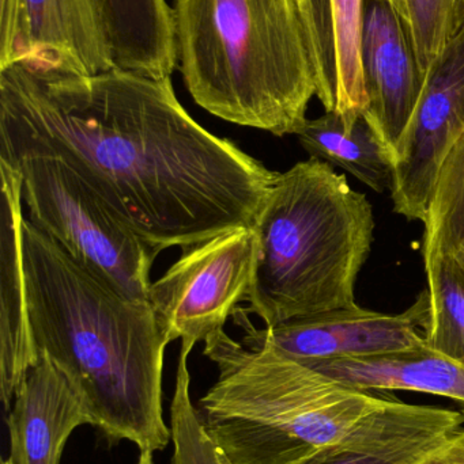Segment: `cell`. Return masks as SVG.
Returning <instances> with one entry per match:
<instances>
[{
	"label": "cell",
	"mask_w": 464,
	"mask_h": 464,
	"mask_svg": "<svg viewBox=\"0 0 464 464\" xmlns=\"http://www.w3.org/2000/svg\"><path fill=\"white\" fill-rule=\"evenodd\" d=\"M296 136L311 158L343 169L375 192L394 188V151L365 111H326L307 119Z\"/></svg>",
	"instance_id": "2e32d148"
},
{
	"label": "cell",
	"mask_w": 464,
	"mask_h": 464,
	"mask_svg": "<svg viewBox=\"0 0 464 464\" xmlns=\"http://www.w3.org/2000/svg\"><path fill=\"white\" fill-rule=\"evenodd\" d=\"M403 15V0H390ZM362 3L364 0H330L335 52L334 111H365L367 95L360 63ZM403 19V18H402Z\"/></svg>",
	"instance_id": "ffe728a7"
},
{
	"label": "cell",
	"mask_w": 464,
	"mask_h": 464,
	"mask_svg": "<svg viewBox=\"0 0 464 464\" xmlns=\"http://www.w3.org/2000/svg\"><path fill=\"white\" fill-rule=\"evenodd\" d=\"M21 177L27 219L74 261L133 300L149 299L158 253L125 227L62 158L0 146Z\"/></svg>",
	"instance_id": "8992f818"
},
{
	"label": "cell",
	"mask_w": 464,
	"mask_h": 464,
	"mask_svg": "<svg viewBox=\"0 0 464 464\" xmlns=\"http://www.w3.org/2000/svg\"><path fill=\"white\" fill-rule=\"evenodd\" d=\"M312 24L313 32L321 46V56L327 67L334 64V32H332L331 5L330 0H301Z\"/></svg>",
	"instance_id": "603a6c76"
},
{
	"label": "cell",
	"mask_w": 464,
	"mask_h": 464,
	"mask_svg": "<svg viewBox=\"0 0 464 464\" xmlns=\"http://www.w3.org/2000/svg\"><path fill=\"white\" fill-rule=\"evenodd\" d=\"M3 464H13V462H11V459H8V460H5V462Z\"/></svg>",
	"instance_id": "484cf974"
},
{
	"label": "cell",
	"mask_w": 464,
	"mask_h": 464,
	"mask_svg": "<svg viewBox=\"0 0 464 464\" xmlns=\"http://www.w3.org/2000/svg\"><path fill=\"white\" fill-rule=\"evenodd\" d=\"M114 51L122 70L171 78L177 65L173 8L166 0H101Z\"/></svg>",
	"instance_id": "e0dca14e"
},
{
	"label": "cell",
	"mask_w": 464,
	"mask_h": 464,
	"mask_svg": "<svg viewBox=\"0 0 464 464\" xmlns=\"http://www.w3.org/2000/svg\"><path fill=\"white\" fill-rule=\"evenodd\" d=\"M203 353L218 378L198 411L229 464L319 463L390 400L223 329L204 340Z\"/></svg>",
	"instance_id": "277c9868"
},
{
	"label": "cell",
	"mask_w": 464,
	"mask_h": 464,
	"mask_svg": "<svg viewBox=\"0 0 464 464\" xmlns=\"http://www.w3.org/2000/svg\"><path fill=\"white\" fill-rule=\"evenodd\" d=\"M0 395L5 411H11L16 389L38 356L30 334L22 248V193L18 171L0 160Z\"/></svg>",
	"instance_id": "4fadbf2b"
},
{
	"label": "cell",
	"mask_w": 464,
	"mask_h": 464,
	"mask_svg": "<svg viewBox=\"0 0 464 464\" xmlns=\"http://www.w3.org/2000/svg\"><path fill=\"white\" fill-rule=\"evenodd\" d=\"M251 228L259 258L245 302L266 326L357 304L375 218L330 163L310 158L278 173Z\"/></svg>",
	"instance_id": "5b68a950"
},
{
	"label": "cell",
	"mask_w": 464,
	"mask_h": 464,
	"mask_svg": "<svg viewBox=\"0 0 464 464\" xmlns=\"http://www.w3.org/2000/svg\"><path fill=\"white\" fill-rule=\"evenodd\" d=\"M429 310L428 289L398 315L365 310L359 304L297 316L274 326L255 329L237 308L244 327V345H267L297 362L364 359L417 348L424 343L421 326Z\"/></svg>",
	"instance_id": "30bf717a"
},
{
	"label": "cell",
	"mask_w": 464,
	"mask_h": 464,
	"mask_svg": "<svg viewBox=\"0 0 464 464\" xmlns=\"http://www.w3.org/2000/svg\"><path fill=\"white\" fill-rule=\"evenodd\" d=\"M353 389L400 390L449 398L464 406V365L421 343L417 348L364 359L310 362Z\"/></svg>",
	"instance_id": "9a60e30c"
},
{
	"label": "cell",
	"mask_w": 464,
	"mask_h": 464,
	"mask_svg": "<svg viewBox=\"0 0 464 464\" xmlns=\"http://www.w3.org/2000/svg\"><path fill=\"white\" fill-rule=\"evenodd\" d=\"M25 285L35 353L48 356L86 403L92 427L112 443L163 451V379L169 345L149 300L128 299L74 261L26 215Z\"/></svg>",
	"instance_id": "7a4b0ae2"
},
{
	"label": "cell",
	"mask_w": 464,
	"mask_h": 464,
	"mask_svg": "<svg viewBox=\"0 0 464 464\" xmlns=\"http://www.w3.org/2000/svg\"><path fill=\"white\" fill-rule=\"evenodd\" d=\"M0 146L56 155L158 254L252 226L277 171L218 138L171 78L0 70Z\"/></svg>",
	"instance_id": "6da1fadb"
},
{
	"label": "cell",
	"mask_w": 464,
	"mask_h": 464,
	"mask_svg": "<svg viewBox=\"0 0 464 464\" xmlns=\"http://www.w3.org/2000/svg\"><path fill=\"white\" fill-rule=\"evenodd\" d=\"M180 258L152 283L149 303L169 343L195 346L225 326L255 277V231L233 228L182 248Z\"/></svg>",
	"instance_id": "52a82bcc"
},
{
	"label": "cell",
	"mask_w": 464,
	"mask_h": 464,
	"mask_svg": "<svg viewBox=\"0 0 464 464\" xmlns=\"http://www.w3.org/2000/svg\"><path fill=\"white\" fill-rule=\"evenodd\" d=\"M463 422L458 411L389 400L316 464H420Z\"/></svg>",
	"instance_id": "5bb4252c"
},
{
	"label": "cell",
	"mask_w": 464,
	"mask_h": 464,
	"mask_svg": "<svg viewBox=\"0 0 464 464\" xmlns=\"http://www.w3.org/2000/svg\"><path fill=\"white\" fill-rule=\"evenodd\" d=\"M464 133V29L430 64L395 150L394 211L422 222L439 171Z\"/></svg>",
	"instance_id": "9c48e42d"
},
{
	"label": "cell",
	"mask_w": 464,
	"mask_h": 464,
	"mask_svg": "<svg viewBox=\"0 0 464 464\" xmlns=\"http://www.w3.org/2000/svg\"><path fill=\"white\" fill-rule=\"evenodd\" d=\"M177 65L218 119L282 138L329 108L326 68L301 0H176Z\"/></svg>",
	"instance_id": "3957f363"
},
{
	"label": "cell",
	"mask_w": 464,
	"mask_h": 464,
	"mask_svg": "<svg viewBox=\"0 0 464 464\" xmlns=\"http://www.w3.org/2000/svg\"><path fill=\"white\" fill-rule=\"evenodd\" d=\"M420 464H464V430L452 433Z\"/></svg>",
	"instance_id": "cb8c5ba5"
},
{
	"label": "cell",
	"mask_w": 464,
	"mask_h": 464,
	"mask_svg": "<svg viewBox=\"0 0 464 464\" xmlns=\"http://www.w3.org/2000/svg\"><path fill=\"white\" fill-rule=\"evenodd\" d=\"M429 310L421 326L425 345L464 365V273L452 259L424 262Z\"/></svg>",
	"instance_id": "d6986e66"
},
{
	"label": "cell",
	"mask_w": 464,
	"mask_h": 464,
	"mask_svg": "<svg viewBox=\"0 0 464 464\" xmlns=\"http://www.w3.org/2000/svg\"><path fill=\"white\" fill-rule=\"evenodd\" d=\"M402 18L427 73L444 46L464 29V0H403Z\"/></svg>",
	"instance_id": "7402d4cb"
},
{
	"label": "cell",
	"mask_w": 464,
	"mask_h": 464,
	"mask_svg": "<svg viewBox=\"0 0 464 464\" xmlns=\"http://www.w3.org/2000/svg\"><path fill=\"white\" fill-rule=\"evenodd\" d=\"M193 349V346L183 343L180 348L176 387L171 403L172 464H229L207 435L201 414L191 400L188 357Z\"/></svg>",
	"instance_id": "44dd1931"
},
{
	"label": "cell",
	"mask_w": 464,
	"mask_h": 464,
	"mask_svg": "<svg viewBox=\"0 0 464 464\" xmlns=\"http://www.w3.org/2000/svg\"><path fill=\"white\" fill-rule=\"evenodd\" d=\"M92 425L81 392L64 372L41 354L19 384L7 417L13 464H60L71 433Z\"/></svg>",
	"instance_id": "7c38bea8"
},
{
	"label": "cell",
	"mask_w": 464,
	"mask_h": 464,
	"mask_svg": "<svg viewBox=\"0 0 464 464\" xmlns=\"http://www.w3.org/2000/svg\"><path fill=\"white\" fill-rule=\"evenodd\" d=\"M138 464H154V459H153V452L141 451V457H139Z\"/></svg>",
	"instance_id": "d4e9b609"
},
{
	"label": "cell",
	"mask_w": 464,
	"mask_h": 464,
	"mask_svg": "<svg viewBox=\"0 0 464 464\" xmlns=\"http://www.w3.org/2000/svg\"><path fill=\"white\" fill-rule=\"evenodd\" d=\"M360 63L367 95L365 113L395 154L427 73L400 11L390 0L362 3Z\"/></svg>",
	"instance_id": "8fae6325"
},
{
	"label": "cell",
	"mask_w": 464,
	"mask_h": 464,
	"mask_svg": "<svg viewBox=\"0 0 464 464\" xmlns=\"http://www.w3.org/2000/svg\"><path fill=\"white\" fill-rule=\"evenodd\" d=\"M97 75L116 68L101 0H0V70Z\"/></svg>",
	"instance_id": "ba28073f"
},
{
	"label": "cell",
	"mask_w": 464,
	"mask_h": 464,
	"mask_svg": "<svg viewBox=\"0 0 464 464\" xmlns=\"http://www.w3.org/2000/svg\"><path fill=\"white\" fill-rule=\"evenodd\" d=\"M422 223L424 262L447 256L464 273V133L439 171Z\"/></svg>",
	"instance_id": "ac0fdd59"
}]
</instances>
